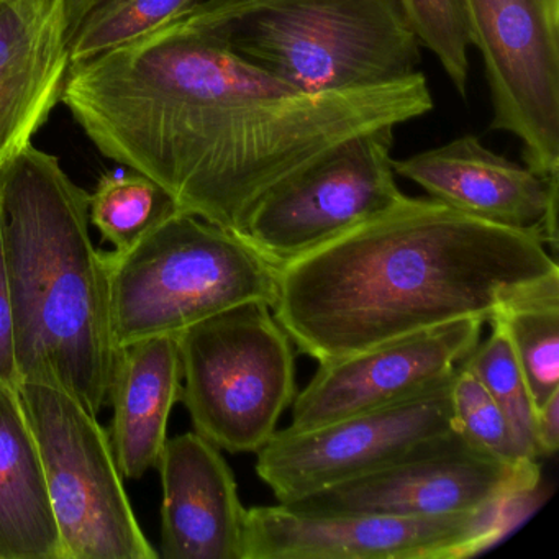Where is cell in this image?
<instances>
[{
  "instance_id": "1",
  "label": "cell",
  "mask_w": 559,
  "mask_h": 559,
  "mask_svg": "<svg viewBox=\"0 0 559 559\" xmlns=\"http://www.w3.org/2000/svg\"><path fill=\"white\" fill-rule=\"evenodd\" d=\"M61 103L104 156L162 186L179 212L240 237L251 211L297 173L433 109L421 71L307 93L171 27L71 64Z\"/></svg>"
},
{
  "instance_id": "2",
  "label": "cell",
  "mask_w": 559,
  "mask_h": 559,
  "mask_svg": "<svg viewBox=\"0 0 559 559\" xmlns=\"http://www.w3.org/2000/svg\"><path fill=\"white\" fill-rule=\"evenodd\" d=\"M559 284L535 231L480 221L431 198H404L277 266L273 316L319 362L464 319Z\"/></svg>"
},
{
  "instance_id": "3",
  "label": "cell",
  "mask_w": 559,
  "mask_h": 559,
  "mask_svg": "<svg viewBox=\"0 0 559 559\" xmlns=\"http://www.w3.org/2000/svg\"><path fill=\"white\" fill-rule=\"evenodd\" d=\"M90 192L34 145L0 168V235L19 384L107 405L117 345L109 266L90 234Z\"/></svg>"
},
{
  "instance_id": "4",
  "label": "cell",
  "mask_w": 559,
  "mask_h": 559,
  "mask_svg": "<svg viewBox=\"0 0 559 559\" xmlns=\"http://www.w3.org/2000/svg\"><path fill=\"white\" fill-rule=\"evenodd\" d=\"M165 27L202 35L307 93L392 83L421 63L399 0H202Z\"/></svg>"
},
{
  "instance_id": "5",
  "label": "cell",
  "mask_w": 559,
  "mask_h": 559,
  "mask_svg": "<svg viewBox=\"0 0 559 559\" xmlns=\"http://www.w3.org/2000/svg\"><path fill=\"white\" fill-rule=\"evenodd\" d=\"M117 345L173 335L231 307L273 309L277 266L243 237L185 212L126 251L106 253Z\"/></svg>"
},
{
  "instance_id": "6",
  "label": "cell",
  "mask_w": 559,
  "mask_h": 559,
  "mask_svg": "<svg viewBox=\"0 0 559 559\" xmlns=\"http://www.w3.org/2000/svg\"><path fill=\"white\" fill-rule=\"evenodd\" d=\"M181 395L195 433L257 454L296 397L294 343L267 304L248 302L179 333Z\"/></svg>"
},
{
  "instance_id": "7",
  "label": "cell",
  "mask_w": 559,
  "mask_h": 559,
  "mask_svg": "<svg viewBox=\"0 0 559 559\" xmlns=\"http://www.w3.org/2000/svg\"><path fill=\"white\" fill-rule=\"evenodd\" d=\"M539 486L440 516L247 509L243 559H464L506 539L543 502Z\"/></svg>"
},
{
  "instance_id": "8",
  "label": "cell",
  "mask_w": 559,
  "mask_h": 559,
  "mask_svg": "<svg viewBox=\"0 0 559 559\" xmlns=\"http://www.w3.org/2000/svg\"><path fill=\"white\" fill-rule=\"evenodd\" d=\"M19 394L44 466L61 559L158 558L97 415L50 385L21 382Z\"/></svg>"
},
{
  "instance_id": "9",
  "label": "cell",
  "mask_w": 559,
  "mask_h": 559,
  "mask_svg": "<svg viewBox=\"0 0 559 559\" xmlns=\"http://www.w3.org/2000/svg\"><path fill=\"white\" fill-rule=\"evenodd\" d=\"M471 45L483 57L490 129L522 143L523 163L559 175V0H464Z\"/></svg>"
},
{
  "instance_id": "10",
  "label": "cell",
  "mask_w": 559,
  "mask_h": 559,
  "mask_svg": "<svg viewBox=\"0 0 559 559\" xmlns=\"http://www.w3.org/2000/svg\"><path fill=\"white\" fill-rule=\"evenodd\" d=\"M394 129L355 136L297 173L251 211L241 237L276 266L310 253L404 198Z\"/></svg>"
},
{
  "instance_id": "11",
  "label": "cell",
  "mask_w": 559,
  "mask_h": 559,
  "mask_svg": "<svg viewBox=\"0 0 559 559\" xmlns=\"http://www.w3.org/2000/svg\"><path fill=\"white\" fill-rule=\"evenodd\" d=\"M454 372L433 388L378 411L307 430H277L257 453L258 476L277 502L289 503L395 463L454 431Z\"/></svg>"
},
{
  "instance_id": "12",
  "label": "cell",
  "mask_w": 559,
  "mask_h": 559,
  "mask_svg": "<svg viewBox=\"0 0 559 559\" xmlns=\"http://www.w3.org/2000/svg\"><path fill=\"white\" fill-rule=\"evenodd\" d=\"M539 484L538 461L506 463L451 431L382 469L284 506L307 513L440 516L474 512Z\"/></svg>"
},
{
  "instance_id": "13",
  "label": "cell",
  "mask_w": 559,
  "mask_h": 559,
  "mask_svg": "<svg viewBox=\"0 0 559 559\" xmlns=\"http://www.w3.org/2000/svg\"><path fill=\"white\" fill-rule=\"evenodd\" d=\"M483 319H464L320 362L294 397L287 430H307L414 397L456 371L483 335Z\"/></svg>"
},
{
  "instance_id": "14",
  "label": "cell",
  "mask_w": 559,
  "mask_h": 559,
  "mask_svg": "<svg viewBox=\"0 0 559 559\" xmlns=\"http://www.w3.org/2000/svg\"><path fill=\"white\" fill-rule=\"evenodd\" d=\"M392 169L456 211L513 230L535 231L556 257L558 178H543L490 152L474 135L392 159Z\"/></svg>"
},
{
  "instance_id": "15",
  "label": "cell",
  "mask_w": 559,
  "mask_h": 559,
  "mask_svg": "<svg viewBox=\"0 0 559 559\" xmlns=\"http://www.w3.org/2000/svg\"><path fill=\"white\" fill-rule=\"evenodd\" d=\"M221 448L195 431L166 440L162 474V556L243 559L247 509Z\"/></svg>"
},
{
  "instance_id": "16",
  "label": "cell",
  "mask_w": 559,
  "mask_h": 559,
  "mask_svg": "<svg viewBox=\"0 0 559 559\" xmlns=\"http://www.w3.org/2000/svg\"><path fill=\"white\" fill-rule=\"evenodd\" d=\"M70 38L64 0H0V168L60 103Z\"/></svg>"
},
{
  "instance_id": "17",
  "label": "cell",
  "mask_w": 559,
  "mask_h": 559,
  "mask_svg": "<svg viewBox=\"0 0 559 559\" xmlns=\"http://www.w3.org/2000/svg\"><path fill=\"white\" fill-rule=\"evenodd\" d=\"M181 382L178 336H146L119 346L107 397L112 407L107 437L123 479H142L158 466Z\"/></svg>"
},
{
  "instance_id": "18",
  "label": "cell",
  "mask_w": 559,
  "mask_h": 559,
  "mask_svg": "<svg viewBox=\"0 0 559 559\" xmlns=\"http://www.w3.org/2000/svg\"><path fill=\"white\" fill-rule=\"evenodd\" d=\"M0 559H61L37 441L19 388L0 381Z\"/></svg>"
},
{
  "instance_id": "19",
  "label": "cell",
  "mask_w": 559,
  "mask_h": 559,
  "mask_svg": "<svg viewBox=\"0 0 559 559\" xmlns=\"http://www.w3.org/2000/svg\"><path fill=\"white\" fill-rule=\"evenodd\" d=\"M538 408L559 391V284L506 304L493 313Z\"/></svg>"
},
{
  "instance_id": "20",
  "label": "cell",
  "mask_w": 559,
  "mask_h": 559,
  "mask_svg": "<svg viewBox=\"0 0 559 559\" xmlns=\"http://www.w3.org/2000/svg\"><path fill=\"white\" fill-rule=\"evenodd\" d=\"M178 212L171 195L133 169L106 171L90 194V222L114 251H126Z\"/></svg>"
},
{
  "instance_id": "21",
  "label": "cell",
  "mask_w": 559,
  "mask_h": 559,
  "mask_svg": "<svg viewBox=\"0 0 559 559\" xmlns=\"http://www.w3.org/2000/svg\"><path fill=\"white\" fill-rule=\"evenodd\" d=\"M202 0H100L70 38L71 64L132 44L185 17Z\"/></svg>"
},
{
  "instance_id": "22",
  "label": "cell",
  "mask_w": 559,
  "mask_h": 559,
  "mask_svg": "<svg viewBox=\"0 0 559 559\" xmlns=\"http://www.w3.org/2000/svg\"><path fill=\"white\" fill-rule=\"evenodd\" d=\"M490 326V335L477 343L461 365L492 395L526 453L538 461L532 394L506 333L496 323Z\"/></svg>"
},
{
  "instance_id": "23",
  "label": "cell",
  "mask_w": 559,
  "mask_h": 559,
  "mask_svg": "<svg viewBox=\"0 0 559 559\" xmlns=\"http://www.w3.org/2000/svg\"><path fill=\"white\" fill-rule=\"evenodd\" d=\"M451 421L463 440L497 460L512 464L536 461L526 453L492 395L463 365L457 366L451 382Z\"/></svg>"
},
{
  "instance_id": "24",
  "label": "cell",
  "mask_w": 559,
  "mask_h": 559,
  "mask_svg": "<svg viewBox=\"0 0 559 559\" xmlns=\"http://www.w3.org/2000/svg\"><path fill=\"white\" fill-rule=\"evenodd\" d=\"M421 48L435 55L461 97L467 94L471 47L464 0H399Z\"/></svg>"
},
{
  "instance_id": "25",
  "label": "cell",
  "mask_w": 559,
  "mask_h": 559,
  "mask_svg": "<svg viewBox=\"0 0 559 559\" xmlns=\"http://www.w3.org/2000/svg\"><path fill=\"white\" fill-rule=\"evenodd\" d=\"M0 381L19 388L15 368L14 335H12L11 300H9L8 276H5L4 248L0 235Z\"/></svg>"
},
{
  "instance_id": "26",
  "label": "cell",
  "mask_w": 559,
  "mask_h": 559,
  "mask_svg": "<svg viewBox=\"0 0 559 559\" xmlns=\"http://www.w3.org/2000/svg\"><path fill=\"white\" fill-rule=\"evenodd\" d=\"M535 438L539 457L552 456L559 448V391L535 412Z\"/></svg>"
},
{
  "instance_id": "27",
  "label": "cell",
  "mask_w": 559,
  "mask_h": 559,
  "mask_svg": "<svg viewBox=\"0 0 559 559\" xmlns=\"http://www.w3.org/2000/svg\"><path fill=\"white\" fill-rule=\"evenodd\" d=\"M100 0H64L67 5L68 24H70V34L76 31L84 17L90 14L91 9L96 8Z\"/></svg>"
}]
</instances>
